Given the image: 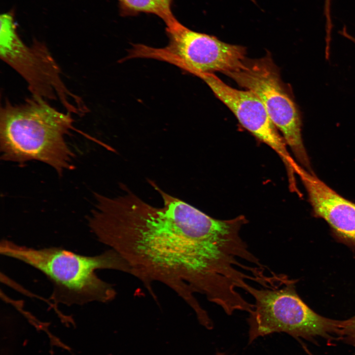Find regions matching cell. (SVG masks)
Returning <instances> with one entry per match:
<instances>
[{"instance_id":"obj_1","label":"cell","mask_w":355,"mask_h":355,"mask_svg":"<svg viewBox=\"0 0 355 355\" xmlns=\"http://www.w3.org/2000/svg\"><path fill=\"white\" fill-rule=\"evenodd\" d=\"M151 185L163 206L148 204L128 189L107 202L99 218L96 236L116 252L152 296L154 282L176 292L198 317L205 310L195 297L204 295L225 309L239 296L246 275L238 259L245 241L241 216L213 218Z\"/></svg>"},{"instance_id":"obj_2","label":"cell","mask_w":355,"mask_h":355,"mask_svg":"<svg viewBox=\"0 0 355 355\" xmlns=\"http://www.w3.org/2000/svg\"><path fill=\"white\" fill-rule=\"evenodd\" d=\"M72 114L34 96L19 105L6 100L0 109V150L4 161L44 163L61 175L73 168L74 153L66 141Z\"/></svg>"},{"instance_id":"obj_3","label":"cell","mask_w":355,"mask_h":355,"mask_svg":"<svg viewBox=\"0 0 355 355\" xmlns=\"http://www.w3.org/2000/svg\"><path fill=\"white\" fill-rule=\"evenodd\" d=\"M0 251L43 273L53 285L51 298L56 304L109 302L115 297L116 290L113 285L100 279L96 271L130 272L126 262L111 249L99 255L86 256L61 248L36 249L4 240L0 243Z\"/></svg>"},{"instance_id":"obj_4","label":"cell","mask_w":355,"mask_h":355,"mask_svg":"<svg viewBox=\"0 0 355 355\" xmlns=\"http://www.w3.org/2000/svg\"><path fill=\"white\" fill-rule=\"evenodd\" d=\"M295 282L271 272L259 287L249 285L246 289L254 299L248 319L249 342L278 332L307 340L316 337L338 339L341 320L325 318L313 311L297 294Z\"/></svg>"},{"instance_id":"obj_5","label":"cell","mask_w":355,"mask_h":355,"mask_svg":"<svg viewBox=\"0 0 355 355\" xmlns=\"http://www.w3.org/2000/svg\"><path fill=\"white\" fill-rule=\"evenodd\" d=\"M0 21V58L25 80L32 96L47 101L58 100L72 114L86 113V106L65 85L60 68L46 45L36 39L26 44L18 34L12 11L2 14Z\"/></svg>"},{"instance_id":"obj_6","label":"cell","mask_w":355,"mask_h":355,"mask_svg":"<svg viewBox=\"0 0 355 355\" xmlns=\"http://www.w3.org/2000/svg\"><path fill=\"white\" fill-rule=\"evenodd\" d=\"M224 74L259 98L297 160L311 171L302 138L299 110L271 56L267 54L259 59L246 58L240 68Z\"/></svg>"},{"instance_id":"obj_7","label":"cell","mask_w":355,"mask_h":355,"mask_svg":"<svg viewBox=\"0 0 355 355\" xmlns=\"http://www.w3.org/2000/svg\"><path fill=\"white\" fill-rule=\"evenodd\" d=\"M166 32L169 38L167 45L152 48L151 58L173 64L197 76L234 71L246 59L245 47L194 31L179 21L166 27Z\"/></svg>"},{"instance_id":"obj_8","label":"cell","mask_w":355,"mask_h":355,"mask_svg":"<svg viewBox=\"0 0 355 355\" xmlns=\"http://www.w3.org/2000/svg\"><path fill=\"white\" fill-rule=\"evenodd\" d=\"M198 77L231 110L244 128L277 153L287 169L288 180H294L293 166L296 162L287 150L284 138L278 132L259 98L249 90L232 88L214 73L202 74Z\"/></svg>"},{"instance_id":"obj_9","label":"cell","mask_w":355,"mask_h":355,"mask_svg":"<svg viewBox=\"0 0 355 355\" xmlns=\"http://www.w3.org/2000/svg\"><path fill=\"white\" fill-rule=\"evenodd\" d=\"M294 170L304 185L316 214L327 222L340 236L355 243V204L330 188L313 172L297 164Z\"/></svg>"},{"instance_id":"obj_10","label":"cell","mask_w":355,"mask_h":355,"mask_svg":"<svg viewBox=\"0 0 355 355\" xmlns=\"http://www.w3.org/2000/svg\"><path fill=\"white\" fill-rule=\"evenodd\" d=\"M117 0L123 15H133L140 13L154 14L161 18L166 26L178 21L172 12V0Z\"/></svg>"},{"instance_id":"obj_11","label":"cell","mask_w":355,"mask_h":355,"mask_svg":"<svg viewBox=\"0 0 355 355\" xmlns=\"http://www.w3.org/2000/svg\"><path fill=\"white\" fill-rule=\"evenodd\" d=\"M338 339L355 348V316L350 319L341 320Z\"/></svg>"},{"instance_id":"obj_12","label":"cell","mask_w":355,"mask_h":355,"mask_svg":"<svg viewBox=\"0 0 355 355\" xmlns=\"http://www.w3.org/2000/svg\"><path fill=\"white\" fill-rule=\"evenodd\" d=\"M331 0H324V14L326 20V32L328 35L331 34L332 24L331 17Z\"/></svg>"},{"instance_id":"obj_13","label":"cell","mask_w":355,"mask_h":355,"mask_svg":"<svg viewBox=\"0 0 355 355\" xmlns=\"http://www.w3.org/2000/svg\"><path fill=\"white\" fill-rule=\"evenodd\" d=\"M340 33L342 35L348 38L349 39L351 40L355 43V37H353L352 36L350 35L347 32L345 27L343 29V30L342 31H340Z\"/></svg>"},{"instance_id":"obj_14","label":"cell","mask_w":355,"mask_h":355,"mask_svg":"<svg viewBox=\"0 0 355 355\" xmlns=\"http://www.w3.org/2000/svg\"><path fill=\"white\" fill-rule=\"evenodd\" d=\"M216 355H225L224 354H223V353H218Z\"/></svg>"}]
</instances>
